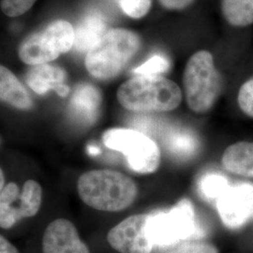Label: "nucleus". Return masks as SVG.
Listing matches in <instances>:
<instances>
[{"label": "nucleus", "instance_id": "f257e3e1", "mask_svg": "<svg viewBox=\"0 0 253 253\" xmlns=\"http://www.w3.org/2000/svg\"><path fill=\"white\" fill-rule=\"evenodd\" d=\"M77 191L86 206L105 212L122 211L138 196L135 181L125 173L107 169L84 172L77 181Z\"/></svg>", "mask_w": 253, "mask_h": 253}, {"label": "nucleus", "instance_id": "9d476101", "mask_svg": "<svg viewBox=\"0 0 253 253\" xmlns=\"http://www.w3.org/2000/svg\"><path fill=\"white\" fill-rule=\"evenodd\" d=\"M42 253H90L73 222L56 218L46 227L42 236Z\"/></svg>", "mask_w": 253, "mask_h": 253}, {"label": "nucleus", "instance_id": "6ab92c4d", "mask_svg": "<svg viewBox=\"0 0 253 253\" xmlns=\"http://www.w3.org/2000/svg\"><path fill=\"white\" fill-rule=\"evenodd\" d=\"M168 148L173 153L186 156L192 153L196 147L197 142L195 138L186 131H178L172 133L168 139Z\"/></svg>", "mask_w": 253, "mask_h": 253}, {"label": "nucleus", "instance_id": "20e7f679", "mask_svg": "<svg viewBox=\"0 0 253 253\" xmlns=\"http://www.w3.org/2000/svg\"><path fill=\"white\" fill-rule=\"evenodd\" d=\"M183 85L191 111L204 114L213 107L221 91V78L212 54L199 51L190 57L183 74Z\"/></svg>", "mask_w": 253, "mask_h": 253}, {"label": "nucleus", "instance_id": "412c9836", "mask_svg": "<svg viewBox=\"0 0 253 253\" xmlns=\"http://www.w3.org/2000/svg\"><path fill=\"white\" fill-rule=\"evenodd\" d=\"M170 68L167 58L163 55L156 54L150 57L146 62L133 71L137 75H161L166 73Z\"/></svg>", "mask_w": 253, "mask_h": 253}, {"label": "nucleus", "instance_id": "7ed1b4c3", "mask_svg": "<svg viewBox=\"0 0 253 253\" xmlns=\"http://www.w3.org/2000/svg\"><path fill=\"white\" fill-rule=\"evenodd\" d=\"M139 47L140 39L133 32L121 28L108 30L87 52L86 70L98 79L113 78L122 71Z\"/></svg>", "mask_w": 253, "mask_h": 253}, {"label": "nucleus", "instance_id": "a211bd4d", "mask_svg": "<svg viewBox=\"0 0 253 253\" xmlns=\"http://www.w3.org/2000/svg\"><path fill=\"white\" fill-rule=\"evenodd\" d=\"M18 215L20 220L34 217L39 212L42 202V189L35 180H27L21 190L19 200Z\"/></svg>", "mask_w": 253, "mask_h": 253}, {"label": "nucleus", "instance_id": "f8f14e48", "mask_svg": "<svg viewBox=\"0 0 253 253\" xmlns=\"http://www.w3.org/2000/svg\"><path fill=\"white\" fill-rule=\"evenodd\" d=\"M101 97L100 91L89 84H82L73 91L70 100V112L84 123H92L99 115Z\"/></svg>", "mask_w": 253, "mask_h": 253}, {"label": "nucleus", "instance_id": "4be33fe9", "mask_svg": "<svg viewBox=\"0 0 253 253\" xmlns=\"http://www.w3.org/2000/svg\"><path fill=\"white\" fill-rule=\"evenodd\" d=\"M237 102L245 115L253 118V77L245 82L239 88Z\"/></svg>", "mask_w": 253, "mask_h": 253}, {"label": "nucleus", "instance_id": "39448f33", "mask_svg": "<svg viewBox=\"0 0 253 253\" xmlns=\"http://www.w3.org/2000/svg\"><path fill=\"white\" fill-rule=\"evenodd\" d=\"M102 142L110 149L123 154L128 167L134 172L152 173L161 164L159 146L141 131L120 127L111 128L102 134Z\"/></svg>", "mask_w": 253, "mask_h": 253}, {"label": "nucleus", "instance_id": "0eeeda50", "mask_svg": "<svg viewBox=\"0 0 253 253\" xmlns=\"http://www.w3.org/2000/svg\"><path fill=\"white\" fill-rule=\"evenodd\" d=\"M194 230V209L188 199L181 200L168 212L150 215L147 223L149 239L159 246H170L186 239Z\"/></svg>", "mask_w": 253, "mask_h": 253}, {"label": "nucleus", "instance_id": "bb28decb", "mask_svg": "<svg viewBox=\"0 0 253 253\" xmlns=\"http://www.w3.org/2000/svg\"><path fill=\"white\" fill-rule=\"evenodd\" d=\"M0 253H19L18 250L14 245L3 235L0 236Z\"/></svg>", "mask_w": 253, "mask_h": 253}, {"label": "nucleus", "instance_id": "4468645a", "mask_svg": "<svg viewBox=\"0 0 253 253\" xmlns=\"http://www.w3.org/2000/svg\"><path fill=\"white\" fill-rule=\"evenodd\" d=\"M107 32L106 22L97 11L86 14L74 29L73 47L79 52H88Z\"/></svg>", "mask_w": 253, "mask_h": 253}, {"label": "nucleus", "instance_id": "9b49d317", "mask_svg": "<svg viewBox=\"0 0 253 253\" xmlns=\"http://www.w3.org/2000/svg\"><path fill=\"white\" fill-rule=\"evenodd\" d=\"M67 74L58 66L41 64L30 68L26 75L28 86L39 95L54 90L60 97H66L70 93V87L65 84Z\"/></svg>", "mask_w": 253, "mask_h": 253}, {"label": "nucleus", "instance_id": "5701e85b", "mask_svg": "<svg viewBox=\"0 0 253 253\" xmlns=\"http://www.w3.org/2000/svg\"><path fill=\"white\" fill-rule=\"evenodd\" d=\"M121 9L132 18H141L148 12L151 0H118Z\"/></svg>", "mask_w": 253, "mask_h": 253}, {"label": "nucleus", "instance_id": "aec40b11", "mask_svg": "<svg viewBox=\"0 0 253 253\" xmlns=\"http://www.w3.org/2000/svg\"><path fill=\"white\" fill-rule=\"evenodd\" d=\"M229 184L227 179L217 173L206 175L201 181V190L208 198H218L228 189Z\"/></svg>", "mask_w": 253, "mask_h": 253}, {"label": "nucleus", "instance_id": "423d86ee", "mask_svg": "<svg viewBox=\"0 0 253 253\" xmlns=\"http://www.w3.org/2000/svg\"><path fill=\"white\" fill-rule=\"evenodd\" d=\"M74 43V28L64 20H57L40 32L27 37L20 44L18 55L27 65L47 64L69 52Z\"/></svg>", "mask_w": 253, "mask_h": 253}, {"label": "nucleus", "instance_id": "393cba45", "mask_svg": "<svg viewBox=\"0 0 253 253\" xmlns=\"http://www.w3.org/2000/svg\"><path fill=\"white\" fill-rule=\"evenodd\" d=\"M169 253H218L215 245L206 241H190L178 246Z\"/></svg>", "mask_w": 253, "mask_h": 253}, {"label": "nucleus", "instance_id": "a878e982", "mask_svg": "<svg viewBox=\"0 0 253 253\" xmlns=\"http://www.w3.org/2000/svg\"><path fill=\"white\" fill-rule=\"evenodd\" d=\"M167 9H181L188 7L193 0H160Z\"/></svg>", "mask_w": 253, "mask_h": 253}, {"label": "nucleus", "instance_id": "ddd939ff", "mask_svg": "<svg viewBox=\"0 0 253 253\" xmlns=\"http://www.w3.org/2000/svg\"><path fill=\"white\" fill-rule=\"evenodd\" d=\"M227 172L253 178V142H237L229 145L221 157Z\"/></svg>", "mask_w": 253, "mask_h": 253}, {"label": "nucleus", "instance_id": "f03ea898", "mask_svg": "<svg viewBox=\"0 0 253 253\" xmlns=\"http://www.w3.org/2000/svg\"><path fill=\"white\" fill-rule=\"evenodd\" d=\"M118 102L137 113L169 112L182 101L180 87L162 75H136L118 88Z\"/></svg>", "mask_w": 253, "mask_h": 253}, {"label": "nucleus", "instance_id": "b1692460", "mask_svg": "<svg viewBox=\"0 0 253 253\" xmlns=\"http://www.w3.org/2000/svg\"><path fill=\"white\" fill-rule=\"evenodd\" d=\"M37 0H1V9L9 17H17L30 9Z\"/></svg>", "mask_w": 253, "mask_h": 253}, {"label": "nucleus", "instance_id": "6e6552de", "mask_svg": "<svg viewBox=\"0 0 253 253\" xmlns=\"http://www.w3.org/2000/svg\"><path fill=\"white\" fill-rule=\"evenodd\" d=\"M149 217L136 214L119 222L107 234L109 245L119 253H151L154 245L147 235Z\"/></svg>", "mask_w": 253, "mask_h": 253}, {"label": "nucleus", "instance_id": "2eb2a0df", "mask_svg": "<svg viewBox=\"0 0 253 253\" xmlns=\"http://www.w3.org/2000/svg\"><path fill=\"white\" fill-rule=\"evenodd\" d=\"M0 98L9 105L29 110L33 107V101L17 77L4 66L0 67Z\"/></svg>", "mask_w": 253, "mask_h": 253}, {"label": "nucleus", "instance_id": "1a4fd4ad", "mask_svg": "<svg viewBox=\"0 0 253 253\" xmlns=\"http://www.w3.org/2000/svg\"><path fill=\"white\" fill-rule=\"evenodd\" d=\"M218 215L222 223L236 230L253 220V184L242 183L229 189L217 199Z\"/></svg>", "mask_w": 253, "mask_h": 253}, {"label": "nucleus", "instance_id": "dca6fc26", "mask_svg": "<svg viewBox=\"0 0 253 253\" xmlns=\"http://www.w3.org/2000/svg\"><path fill=\"white\" fill-rule=\"evenodd\" d=\"M21 191L18 186L10 182L1 190L0 194V226L9 229L20 220L18 215L19 199Z\"/></svg>", "mask_w": 253, "mask_h": 253}, {"label": "nucleus", "instance_id": "f3484780", "mask_svg": "<svg viewBox=\"0 0 253 253\" xmlns=\"http://www.w3.org/2000/svg\"><path fill=\"white\" fill-rule=\"evenodd\" d=\"M221 10L227 22L234 27L253 24V0H221Z\"/></svg>", "mask_w": 253, "mask_h": 253}, {"label": "nucleus", "instance_id": "cd10ccee", "mask_svg": "<svg viewBox=\"0 0 253 253\" xmlns=\"http://www.w3.org/2000/svg\"><path fill=\"white\" fill-rule=\"evenodd\" d=\"M0 177H1V181H0V189H4V184H5V176H4V172L3 170L1 169V172H0Z\"/></svg>", "mask_w": 253, "mask_h": 253}]
</instances>
